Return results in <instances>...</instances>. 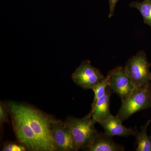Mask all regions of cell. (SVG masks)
Segmentation results:
<instances>
[{"instance_id": "6da1fadb", "label": "cell", "mask_w": 151, "mask_h": 151, "mask_svg": "<svg viewBox=\"0 0 151 151\" xmlns=\"http://www.w3.org/2000/svg\"><path fill=\"white\" fill-rule=\"evenodd\" d=\"M14 103L27 120L45 151H56L52 135V119L31 106Z\"/></svg>"}, {"instance_id": "7a4b0ae2", "label": "cell", "mask_w": 151, "mask_h": 151, "mask_svg": "<svg viewBox=\"0 0 151 151\" xmlns=\"http://www.w3.org/2000/svg\"><path fill=\"white\" fill-rule=\"evenodd\" d=\"M7 107L12 117L17 139L20 144L29 150L45 151L30 125L14 102L8 103Z\"/></svg>"}, {"instance_id": "3957f363", "label": "cell", "mask_w": 151, "mask_h": 151, "mask_svg": "<svg viewBox=\"0 0 151 151\" xmlns=\"http://www.w3.org/2000/svg\"><path fill=\"white\" fill-rule=\"evenodd\" d=\"M77 150H85L92 143L98 132L90 113L84 118L69 117L65 122Z\"/></svg>"}, {"instance_id": "277c9868", "label": "cell", "mask_w": 151, "mask_h": 151, "mask_svg": "<svg viewBox=\"0 0 151 151\" xmlns=\"http://www.w3.org/2000/svg\"><path fill=\"white\" fill-rule=\"evenodd\" d=\"M122 101L117 115L123 122L139 111L151 108V82L136 86L131 95Z\"/></svg>"}, {"instance_id": "5b68a950", "label": "cell", "mask_w": 151, "mask_h": 151, "mask_svg": "<svg viewBox=\"0 0 151 151\" xmlns=\"http://www.w3.org/2000/svg\"><path fill=\"white\" fill-rule=\"evenodd\" d=\"M151 63L145 52L139 51L129 58L125 65V71L136 86H142L151 82Z\"/></svg>"}, {"instance_id": "8992f818", "label": "cell", "mask_w": 151, "mask_h": 151, "mask_svg": "<svg viewBox=\"0 0 151 151\" xmlns=\"http://www.w3.org/2000/svg\"><path fill=\"white\" fill-rule=\"evenodd\" d=\"M105 76L98 68L91 65L90 61H83L72 74L76 84L84 89H92Z\"/></svg>"}, {"instance_id": "52a82bcc", "label": "cell", "mask_w": 151, "mask_h": 151, "mask_svg": "<svg viewBox=\"0 0 151 151\" xmlns=\"http://www.w3.org/2000/svg\"><path fill=\"white\" fill-rule=\"evenodd\" d=\"M109 86L113 93L124 100L131 95L136 88L130 77L125 71L124 67L119 66L108 72Z\"/></svg>"}, {"instance_id": "ba28073f", "label": "cell", "mask_w": 151, "mask_h": 151, "mask_svg": "<svg viewBox=\"0 0 151 151\" xmlns=\"http://www.w3.org/2000/svg\"><path fill=\"white\" fill-rule=\"evenodd\" d=\"M51 132L56 151H78L65 123L52 119Z\"/></svg>"}, {"instance_id": "9c48e42d", "label": "cell", "mask_w": 151, "mask_h": 151, "mask_svg": "<svg viewBox=\"0 0 151 151\" xmlns=\"http://www.w3.org/2000/svg\"><path fill=\"white\" fill-rule=\"evenodd\" d=\"M121 119L116 115L98 123L105 131V133L110 137H127L136 136L138 130L132 128H128L122 124Z\"/></svg>"}, {"instance_id": "30bf717a", "label": "cell", "mask_w": 151, "mask_h": 151, "mask_svg": "<svg viewBox=\"0 0 151 151\" xmlns=\"http://www.w3.org/2000/svg\"><path fill=\"white\" fill-rule=\"evenodd\" d=\"M113 93L111 87L108 86L105 95L97 101L93 110L89 112L95 124L107 120L113 116L110 111L111 98Z\"/></svg>"}, {"instance_id": "8fae6325", "label": "cell", "mask_w": 151, "mask_h": 151, "mask_svg": "<svg viewBox=\"0 0 151 151\" xmlns=\"http://www.w3.org/2000/svg\"><path fill=\"white\" fill-rule=\"evenodd\" d=\"M84 150L88 151H123L124 146L115 142L113 137L105 132L98 133L90 145Z\"/></svg>"}, {"instance_id": "7c38bea8", "label": "cell", "mask_w": 151, "mask_h": 151, "mask_svg": "<svg viewBox=\"0 0 151 151\" xmlns=\"http://www.w3.org/2000/svg\"><path fill=\"white\" fill-rule=\"evenodd\" d=\"M151 123L149 120L144 126L141 127L140 132L138 131L135 136L137 141L136 151H151V139L147 134V129Z\"/></svg>"}, {"instance_id": "4fadbf2b", "label": "cell", "mask_w": 151, "mask_h": 151, "mask_svg": "<svg viewBox=\"0 0 151 151\" xmlns=\"http://www.w3.org/2000/svg\"><path fill=\"white\" fill-rule=\"evenodd\" d=\"M130 7L137 9L143 17L144 22L151 29V0H143L141 2L132 1Z\"/></svg>"}, {"instance_id": "5bb4252c", "label": "cell", "mask_w": 151, "mask_h": 151, "mask_svg": "<svg viewBox=\"0 0 151 151\" xmlns=\"http://www.w3.org/2000/svg\"><path fill=\"white\" fill-rule=\"evenodd\" d=\"M109 84V77L107 75V76L104 79L100 81V83H98L92 89L94 92V97L91 110H93L97 101L105 95Z\"/></svg>"}, {"instance_id": "9a60e30c", "label": "cell", "mask_w": 151, "mask_h": 151, "mask_svg": "<svg viewBox=\"0 0 151 151\" xmlns=\"http://www.w3.org/2000/svg\"><path fill=\"white\" fill-rule=\"evenodd\" d=\"M27 149L22 144H16L14 143H6L2 150L3 151H24Z\"/></svg>"}, {"instance_id": "2e32d148", "label": "cell", "mask_w": 151, "mask_h": 151, "mask_svg": "<svg viewBox=\"0 0 151 151\" xmlns=\"http://www.w3.org/2000/svg\"><path fill=\"white\" fill-rule=\"evenodd\" d=\"M8 108L2 102L0 103V123L1 124L8 122Z\"/></svg>"}, {"instance_id": "e0dca14e", "label": "cell", "mask_w": 151, "mask_h": 151, "mask_svg": "<svg viewBox=\"0 0 151 151\" xmlns=\"http://www.w3.org/2000/svg\"><path fill=\"white\" fill-rule=\"evenodd\" d=\"M119 0H108L109 1L110 12H109L108 17L111 18L114 14V11L116 8V4Z\"/></svg>"}, {"instance_id": "ac0fdd59", "label": "cell", "mask_w": 151, "mask_h": 151, "mask_svg": "<svg viewBox=\"0 0 151 151\" xmlns=\"http://www.w3.org/2000/svg\"><path fill=\"white\" fill-rule=\"evenodd\" d=\"M150 137H151V136H150Z\"/></svg>"}, {"instance_id": "d6986e66", "label": "cell", "mask_w": 151, "mask_h": 151, "mask_svg": "<svg viewBox=\"0 0 151 151\" xmlns=\"http://www.w3.org/2000/svg\"></svg>"}]
</instances>
